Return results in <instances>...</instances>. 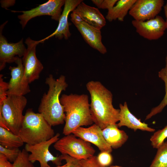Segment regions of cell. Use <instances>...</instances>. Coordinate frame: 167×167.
<instances>
[{"label":"cell","instance_id":"cell-18","mask_svg":"<svg viewBox=\"0 0 167 167\" xmlns=\"http://www.w3.org/2000/svg\"><path fill=\"white\" fill-rule=\"evenodd\" d=\"M75 10L84 21L98 29L101 30L106 24L105 18L99 9L88 5L83 2Z\"/></svg>","mask_w":167,"mask_h":167},{"label":"cell","instance_id":"cell-33","mask_svg":"<svg viewBox=\"0 0 167 167\" xmlns=\"http://www.w3.org/2000/svg\"><path fill=\"white\" fill-rule=\"evenodd\" d=\"M71 20L73 23L81 22L84 21L79 14L75 10L73 11L71 15Z\"/></svg>","mask_w":167,"mask_h":167},{"label":"cell","instance_id":"cell-35","mask_svg":"<svg viewBox=\"0 0 167 167\" xmlns=\"http://www.w3.org/2000/svg\"><path fill=\"white\" fill-rule=\"evenodd\" d=\"M66 164H65L64 165H60V166H56L55 167H66Z\"/></svg>","mask_w":167,"mask_h":167},{"label":"cell","instance_id":"cell-31","mask_svg":"<svg viewBox=\"0 0 167 167\" xmlns=\"http://www.w3.org/2000/svg\"><path fill=\"white\" fill-rule=\"evenodd\" d=\"M62 160L65 161L66 167H80L79 160L72 158L66 154H61Z\"/></svg>","mask_w":167,"mask_h":167},{"label":"cell","instance_id":"cell-8","mask_svg":"<svg viewBox=\"0 0 167 167\" xmlns=\"http://www.w3.org/2000/svg\"><path fill=\"white\" fill-rule=\"evenodd\" d=\"M65 0H49L47 2L39 5L36 8L28 11H12L13 12H20L23 14L18 16L20 23L24 28L28 22L35 17L42 15H48L51 19L59 21L62 15V7L65 4Z\"/></svg>","mask_w":167,"mask_h":167},{"label":"cell","instance_id":"cell-9","mask_svg":"<svg viewBox=\"0 0 167 167\" xmlns=\"http://www.w3.org/2000/svg\"><path fill=\"white\" fill-rule=\"evenodd\" d=\"M27 45L26 52L23 57L22 63L24 67L25 76L29 84L39 79L43 66L36 55V47L39 43L28 37L26 39Z\"/></svg>","mask_w":167,"mask_h":167},{"label":"cell","instance_id":"cell-28","mask_svg":"<svg viewBox=\"0 0 167 167\" xmlns=\"http://www.w3.org/2000/svg\"><path fill=\"white\" fill-rule=\"evenodd\" d=\"M118 0H92V2L99 8L107 9L108 11L112 9Z\"/></svg>","mask_w":167,"mask_h":167},{"label":"cell","instance_id":"cell-36","mask_svg":"<svg viewBox=\"0 0 167 167\" xmlns=\"http://www.w3.org/2000/svg\"><path fill=\"white\" fill-rule=\"evenodd\" d=\"M109 167H122L118 165H112L110 166Z\"/></svg>","mask_w":167,"mask_h":167},{"label":"cell","instance_id":"cell-11","mask_svg":"<svg viewBox=\"0 0 167 167\" xmlns=\"http://www.w3.org/2000/svg\"><path fill=\"white\" fill-rule=\"evenodd\" d=\"M164 4L163 0H136L129 13L134 20L145 21L158 15Z\"/></svg>","mask_w":167,"mask_h":167},{"label":"cell","instance_id":"cell-1","mask_svg":"<svg viewBox=\"0 0 167 167\" xmlns=\"http://www.w3.org/2000/svg\"><path fill=\"white\" fill-rule=\"evenodd\" d=\"M91 97L90 110L93 122L103 130L119 121L120 109L113 105V95L100 81H90L86 84Z\"/></svg>","mask_w":167,"mask_h":167},{"label":"cell","instance_id":"cell-12","mask_svg":"<svg viewBox=\"0 0 167 167\" xmlns=\"http://www.w3.org/2000/svg\"><path fill=\"white\" fill-rule=\"evenodd\" d=\"M132 24L140 36L149 40L159 39L163 35L166 29L165 21L158 15L144 21L133 20Z\"/></svg>","mask_w":167,"mask_h":167},{"label":"cell","instance_id":"cell-21","mask_svg":"<svg viewBox=\"0 0 167 167\" xmlns=\"http://www.w3.org/2000/svg\"><path fill=\"white\" fill-rule=\"evenodd\" d=\"M24 143L18 135L11 131L0 126V145L7 148H19Z\"/></svg>","mask_w":167,"mask_h":167},{"label":"cell","instance_id":"cell-27","mask_svg":"<svg viewBox=\"0 0 167 167\" xmlns=\"http://www.w3.org/2000/svg\"><path fill=\"white\" fill-rule=\"evenodd\" d=\"M111 153L106 151L101 152L97 156L98 162L102 167L109 166L113 161Z\"/></svg>","mask_w":167,"mask_h":167},{"label":"cell","instance_id":"cell-5","mask_svg":"<svg viewBox=\"0 0 167 167\" xmlns=\"http://www.w3.org/2000/svg\"><path fill=\"white\" fill-rule=\"evenodd\" d=\"M27 98L24 96L10 95L0 105V113L6 123L10 131L18 135L24 115L23 111L26 106Z\"/></svg>","mask_w":167,"mask_h":167},{"label":"cell","instance_id":"cell-17","mask_svg":"<svg viewBox=\"0 0 167 167\" xmlns=\"http://www.w3.org/2000/svg\"><path fill=\"white\" fill-rule=\"evenodd\" d=\"M119 106V120L117 124L118 127L126 126L135 131L137 130L149 132L155 131L154 129L149 127L147 124L141 122L140 119H138L130 112L126 102H125L123 105L120 104Z\"/></svg>","mask_w":167,"mask_h":167},{"label":"cell","instance_id":"cell-22","mask_svg":"<svg viewBox=\"0 0 167 167\" xmlns=\"http://www.w3.org/2000/svg\"><path fill=\"white\" fill-rule=\"evenodd\" d=\"M165 67L158 72V76L164 82L165 95L160 104L156 107L152 109L150 112L146 116L145 120H147L152 117L161 112L164 107L167 105V54L165 58Z\"/></svg>","mask_w":167,"mask_h":167},{"label":"cell","instance_id":"cell-29","mask_svg":"<svg viewBox=\"0 0 167 167\" xmlns=\"http://www.w3.org/2000/svg\"><path fill=\"white\" fill-rule=\"evenodd\" d=\"M79 162L80 167H102L98 162L97 156H95L79 160Z\"/></svg>","mask_w":167,"mask_h":167},{"label":"cell","instance_id":"cell-19","mask_svg":"<svg viewBox=\"0 0 167 167\" xmlns=\"http://www.w3.org/2000/svg\"><path fill=\"white\" fill-rule=\"evenodd\" d=\"M102 132L105 139L112 149L120 148L128 138L126 133L120 130L117 123L108 126L102 130Z\"/></svg>","mask_w":167,"mask_h":167},{"label":"cell","instance_id":"cell-32","mask_svg":"<svg viewBox=\"0 0 167 167\" xmlns=\"http://www.w3.org/2000/svg\"><path fill=\"white\" fill-rule=\"evenodd\" d=\"M6 156L0 153V167H13V164H11Z\"/></svg>","mask_w":167,"mask_h":167},{"label":"cell","instance_id":"cell-10","mask_svg":"<svg viewBox=\"0 0 167 167\" xmlns=\"http://www.w3.org/2000/svg\"><path fill=\"white\" fill-rule=\"evenodd\" d=\"M7 22L2 24L0 28V71L4 68L6 63L15 62L18 57H23L27 50L23 39L17 43H9L2 35V29Z\"/></svg>","mask_w":167,"mask_h":167},{"label":"cell","instance_id":"cell-24","mask_svg":"<svg viewBox=\"0 0 167 167\" xmlns=\"http://www.w3.org/2000/svg\"><path fill=\"white\" fill-rule=\"evenodd\" d=\"M167 138V125L163 129L155 132L150 138L151 144L153 148L158 149L164 143Z\"/></svg>","mask_w":167,"mask_h":167},{"label":"cell","instance_id":"cell-4","mask_svg":"<svg viewBox=\"0 0 167 167\" xmlns=\"http://www.w3.org/2000/svg\"><path fill=\"white\" fill-rule=\"evenodd\" d=\"M40 113L28 109L18 135L24 143L34 144L48 140L55 135L54 129Z\"/></svg>","mask_w":167,"mask_h":167},{"label":"cell","instance_id":"cell-26","mask_svg":"<svg viewBox=\"0 0 167 167\" xmlns=\"http://www.w3.org/2000/svg\"><path fill=\"white\" fill-rule=\"evenodd\" d=\"M20 150L19 148H7L0 145V153L4 155L11 162H14L17 158Z\"/></svg>","mask_w":167,"mask_h":167},{"label":"cell","instance_id":"cell-3","mask_svg":"<svg viewBox=\"0 0 167 167\" xmlns=\"http://www.w3.org/2000/svg\"><path fill=\"white\" fill-rule=\"evenodd\" d=\"M60 100L65 114V123L62 132L65 135L72 134L79 127L93 124L87 95L64 94L60 97Z\"/></svg>","mask_w":167,"mask_h":167},{"label":"cell","instance_id":"cell-2","mask_svg":"<svg viewBox=\"0 0 167 167\" xmlns=\"http://www.w3.org/2000/svg\"><path fill=\"white\" fill-rule=\"evenodd\" d=\"M45 83L48 86L49 89L41 99L38 112L51 126L62 124L65 122V114L60 102V96L68 86L66 77L61 75L56 79L50 74L45 79Z\"/></svg>","mask_w":167,"mask_h":167},{"label":"cell","instance_id":"cell-16","mask_svg":"<svg viewBox=\"0 0 167 167\" xmlns=\"http://www.w3.org/2000/svg\"><path fill=\"white\" fill-rule=\"evenodd\" d=\"M83 1L82 0H66L64 10L58 21L59 24L56 30L49 36L39 41V43L43 42L45 40L54 36L59 39H61L63 38L66 40L68 39L71 36L68 20L69 14Z\"/></svg>","mask_w":167,"mask_h":167},{"label":"cell","instance_id":"cell-7","mask_svg":"<svg viewBox=\"0 0 167 167\" xmlns=\"http://www.w3.org/2000/svg\"><path fill=\"white\" fill-rule=\"evenodd\" d=\"M60 134L57 133L51 139L39 143L31 145L26 144L24 149L29 154L28 159L32 163L38 161L40 167H50L48 163L51 161L57 166L61 165L63 160L61 155L55 156L50 152L49 148L59 139Z\"/></svg>","mask_w":167,"mask_h":167},{"label":"cell","instance_id":"cell-15","mask_svg":"<svg viewBox=\"0 0 167 167\" xmlns=\"http://www.w3.org/2000/svg\"><path fill=\"white\" fill-rule=\"evenodd\" d=\"M73 23L81 34L85 41L92 48L104 54L107 49L102 42L101 30L98 29L84 21Z\"/></svg>","mask_w":167,"mask_h":167},{"label":"cell","instance_id":"cell-34","mask_svg":"<svg viewBox=\"0 0 167 167\" xmlns=\"http://www.w3.org/2000/svg\"><path fill=\"white\" fill-rule=\"evenodd\" d=\"M165 14L166 19L165 21V23L166 29H167V1L166 4L164 6Z\"/></svg>","mask_w":167,"mask_h":167},{"label":"cell","instance_id":"cell-23","mask_svg":"<svg viewBox=\"0 0 167 167\" xmlns=\"http://www.w3.org/2000/svg\"><path fill=\"white\" fill-rule=\"evenodd\" d=\"M149 167H167V141L157 149L155 157Z\"/></svg>","mask_w":167,"mask_h":167},{"label":"cell","instance_id":"cell-13","mask_svg":"<svg viewBox=\"0 0 167 167\" xmlns=\"http://www.w3.org/2000/svg\"><path fill=\"white\" fill-rule=\"evenodd\" d=\"M16 66H10L11 77L8 83L7 96H24L30 92L29 83L26 79L22 59L18 57L15 62Z\"/></svg>","mask_w":167,"mask_h":167},{"label":"cell","instance_id":"cell-6","mask_svg":"<svg viewBox=\"0 0 167 167\" xmlns=\"http://www.w3.org/2000/svg\"><path fill=\"white\" fill-rule=\"evenodd\" d=\"M54 147L62 154H66L79 160L94 156L96 152L90 143L72 134L59 139L54 143Z\"/></svg>","mask_w":167,"mask_h":167},{"label":"cell","instance_id":"cell-30","mask_svg":"<svg viewBox=\"0 0 167 167\" xmlns=\"http://www.w3.org/2000/svg\"><path fill=\"white\" fill-rule=\"evenodd\" d=\"M3 75H0V105L7 97V92L8 88V83L6 82L2 78Z\"/></svg>","mask_w":167,"mask_h":167},{"label":"cell","instance_id":"cell-25","mask_svg":"<svg viewBox=\"0 0 167 167\" xmlns=\"http://www.w3.org/2000/svg\"><path fill=\"white\" fill-rule=\"evenodd\" d=\"M29 154L24 148L20 150L17 158L13 162V167H35L29 160Z\"/></svg>","mask_w":167,"mask_h":167},{"label":"cell","instance_id":"cell-20","mask_svg":"<svg viewBox=\"0 0 167 167\" xmlns=\"http://www.w3.org/2000/svg\"><path fill=\"white\" fill-rule=\"evenodd\" d=\"M136 0H118L116 4L108 11L106 18L109 22L117 19L123 21L127 14Z\"/></svg>","mask_w":167,"mask_h":167},{"label":"cell","instance_id":"cell-14","mask_svg":"<svg viewBox=\"0 0 167 167\" xmlns=\"http://www.w3.org/2000/svg\"><path fill=\"white\" fill-rule=\"evenodd\" d=\"M76 137L92 143L96 146L101 152L111 153L112 148L107 143L103 135L102 130L94 124L87 128L79 127L72 133Z\"/></svg>","mask_w":167,"mask_h":167}]
</instances>
